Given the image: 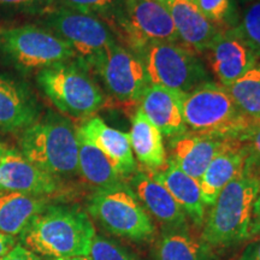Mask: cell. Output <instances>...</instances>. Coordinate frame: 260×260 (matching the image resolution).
<instances>
[{
	"instance_id": "cell-1",
	"label": "cell",
	"mask_w": 260,
	"mask_h": 260,
	"mask_svg": "<svg viewBox=\"0 0 260 260\" xmlns=\"http://www.w3.org/2000/svg\"><path fill=\"white\" fill-rule=\"evenodd\" d=\"M88 214L76 206L47 205L22 234L29 251L52 259L88 256L95 237Z\"/></svg>"
},
{
	"instance_id": "cell-2",
	"label": "cell",
	"mask_w": 260,
	"mask_h": 260,
	"mask_svg": "<svg viewBox=\"0 0 260 260\" xmlns=\"http://www.w3.org/2000/svg\"><path fill=\"white\" fill-rule=\"evenodd\" d=\"M260 194V176L243 170L220 191L201 234L211 248H230L251 239L253 206Z\"/></svg>"
},
{
	"instance_id": "cell-3",
	"label": "cell",
	"mask_w": 260,
	"mask_h": 260,
	"mask_svg": "<svg viewBox=\"0 0 260 260\" xmlns=\"http://www.w3.org/2000/svg\"><path fill=\"white\" fill-rule=\"evenodd\" d=\"M21 153L31 164L54 177L79 174V141L76 128L53 112L39 118L22 132Z\"/></svg>"
},
{
	"instance_id": "cell-4",
	"label": "cell",
	"mask_w": 260,
	"mask_h": 260,
	"mask_svg": "<svg viewBox=\"0 0 260 260\" xmlns=\"http://www.w3.org/2000/svg\"><path fill=\"white\" fill-rule=\"evenodd\" d=\"M182 115L187 129L219 139H236L253 119L247 117L222 84L209 82L182 98Z\"/></svg>"
},
{
	"instance_id": "cell-5",
	"label": "cell",
	"mask_w": 260,
	"mask_h": 260,
	"mask_svg": "<svg viewBox=\"0 0 260 260\" xmlns=\"http://www.w3.org/2000/svg\"><path fill=\"white\" fill-rule=\"evenodd\" d=\"M37 83L58 111L73 118L86 121L105 105V94L76 59L38 71Z\"/></svg>"
},
{
	"instance_id": "cell-6",
	"label": "cell",
	"mask_w": 260,
	"mask_h": 260,
	"mask_svg": "<svg viewBox=\"0 0 260 260\" xmlns=\"http://www.w3.org/2000/svg\"><path fill=\"white\" fill-rule=\"evenodd\" d=\"M0 59L28 74L76 59V54L68 42L45 27L23 24L0 27Z\"/></svg>"
},
{
	"instance_id": "cell-7",
	"label": "cell",
	"mask_w": 260,
	"mask_h": 260,
	"mask_svg": "<svg viewBox=\"0 0 260 260\" xmlns=\"http://www.w3.org/2000/svg\"><path fill=\"white\" fill-rule=\"evenodd\" d=\"M144 64L151 84L187 94L210 77L197 52L176 42H149L133 52Z\"/></svg>"
},
{
	"instance_id": "cell-8",
	"label": "cell",
	"mask_w": 260,
	"mask_h": 260,
	"mask_svg": "<svg viewBox=\"0 0 260 260\" xmlns=\"http://www.w3.org/2000/svg\"><path fill=\"white\" fill-rule=\"evenodd\" d=\"M45 28L70 45L76 60L90 71L98 58L115 44L111 28L96 16L56 5L41 14Z\"/></svg>"
},
{
	"instance_id": "cell-9",
	"label": "cell",
	"mask_w": 260,
	"mask_h": 260,
	"mask_svg": "<svg viewBox=\"0 0 260 260\" xmlns=\"http://www.w3.org/2000/svg\"><path fill=\"white\" fill-rule=\"evenodd\" d=\"M88 211L109 233L132 241H148L154 224L132 189L124 184L98 189L89 199Z\"/></svg>"
},
{
	"instance_id": "cell-10",
	"label": "cell",
	"mask_w": 260,
	"mask_h": 260,
	"mask_svg": "<svg viewBox=\"0 0 260 260\" xmlns=\"http://www.w3.org/2000/svg\"><path fill=\"white\" fill-rule=\"evenodd\" d=\"M110 28L121 35L133 52L149 42L182 44L168 10L158 0H121Z\"/></svg>"
},
{
	"instance_id": "cell-11",
	"label": "cell",
	"mask_w": 260,
	"mask_h": 260,
	"mask_svg": "<svg viewBox=\"0 0 260 260\" xmlns=\"http://www.w3.org/2000/svg\"><path fill=\"white\" fill-rule=\"evenodd\" d=\"M90 71L99 75L107 93L124 106L140 104L151 84L140 58L118 42L98 58Z\"/></svg>"
},
{
	"instance_id": "cell-12",
	"label": "cell",
	"mask_w": 260,
	"mask_h": 260,
	"mask_svg": "<svg viewBox=\"0 0 260 260\" xmlns=\"http://www.w3.org/2000/svg\"><path fill=\"white\" fill-rule=\"evenodd\" d=\"M205 53L223 87L232 86L260 60L235 28L219 29Z\"/></svg>"
},
{
	"instance_id": "cell-13",
	"label": "cell",
	"mask_w": 260,
	"mask_h": 260,
	"mask_svg": "<svg viewBox=\"0 0 260 260\" xmlns=\"http://www.w3.org/2000/svg\"><path fill=\"white\" fill-rule=\"evenodd\" d=\"M57 190V177L35 167L17 149L5 147L0 157V191L44 198Z\"/></svg>"
},
{
	"instance_id": "cell-14",
	"label": "cell",
	"mask_w": 260,
	"mask_h": 260,
	"mask_svg": "<svg viewBox=\"0 0 260 260\" xmlns=\"http://www.w3.org/2000/svg\"><path fill=\"white\" fill-rule=\"evenodd\" d=\"M232 140L234 139H219L186 132L184 134L171 138V157L169 160L184 174L200 181L212 159L223 151Z\"/></svg>"
},
{
	"instance_id": "cell-15",
	"label": "cell",
	"mask_w": 260,
	"mask_h": 260,
	"mask_svg": "<svg viewBox=\"0 0 260 260\" xmlns=\"http://www.w3.org/2000/svg\"><path fill=\"white\" fill-rule=\"evenodd\" d=\"M77 130L109 159L119 176H132L136 171L129 134L109 126L99 116L83 121Z\"/></svg>"
},
{
	"instance_id": "cell-16",
	"label": "cell",
	"mask_w": 260,
	"mask_h": 260,
	"mask_svg": "<svg viewBox=\"0 0 260 260\" xmlns=\"http://www.w3.org/2000/svg\"><path fill=\"white\" fill-rule=\"evenodd\" d=\"M41 107L30 88L14 77L0 75V130L17 132L40 117Z\"/></svg>"
},
{
	"instance_id": "cell-17",
	"label": "cell",
	"mask_w": 260,
	"mask_h": 260,
	"mask_svg": "<svg viewBox=\"0 0 260 260\" xmlns=\"http://www.w3.org/2000/svg\"><path fill=\"white\" fill-rule=\"evenodd\" d=\"M133 193L148 212L167 228V230L184 229L187 214L172 198L167 188L155 180L152 172L138 171L132 175Z\"/></svg>"
},
{
	"instance_id": "cell-18",
	"label": "cell",
	"mask_w": 260,
	"mask_h": 260,
	"mask_svg": "<svg viewBox=\"0 0 260 260\" xmlns=\"http://www.w3.org/2000/svg\"><path fill=\"white\" fill-rule=\"evenodd\" d=\"M183 95L158 84H149L139 109L157 126L162 136L175 138L187 132L182 115Z\"/></svg>"
},
{
	"instance_id": "cell-19",
	"label": "cell",
	"mask_w": 260,
	"mask_h": 260,
	"mask_svg": "<svg viewBox=\"0 0 260 260\" xmlns=\"http://www.w3.org/2000/svg\"><path fill=\"white\" fill-rule=\"evenodd\" d=\"M168 10L182 44L194 52H206L218 28L204 17L189 0H158Z\"/></svg>"
},
{
	"instance_id": "cell-20",
	"label": "cell",
	"mask_w": 260,
	"mask_h": 260,
	"mask_svg": "<svg viewBox=\"0 0 260 260\" xmlns=\"http://www.w3.org/2000/svg\"><path fill=\"white\" fill-rule=\"evenodd\" d=\"M246 158L241 142L234 139L212 159L199 181L205 206H212L220 191L245 170Z\"/></svg>"
},
{
	"instance_id": "cell-21",
	"label": "cell",
	"mask_w": 260,
	"mask_h": 260,
	"mask_svg": "<svg viewBox=\"0 0 260 260\" xmlns=\"http://www.w3.org/2000/svg\"><path fill=\"white\" fill-rule=\"evenodd\" d=\"M151 172L155 180L167 188L187 216L197 225H201L205 219V204L199 181L184 174L170 160H168L167 167L161 169V171Z\"/></svg>"
},
{
	"instance_id": "cell-22",
	"label": "cell",
	"mask_w": 260,
	"mask_h": 260,
	"mask_svg": "<svg viewBox=\"0 0 260 260\" xmlns=\"http://www.w3.org/2000/svg\"><path fill=\"white\" fill-rule=\"evenodd\" d=\"M129 138L133 154L140 164L149 171L167 167V151L161 133L140 109L132 119Z\"/></svg>"
},
{
	"instance_id": "cell-23",
	"label": "cell",
	"mask_w": 260,
	"mask_h": 260,
	"mask_svg": "<svg viewBox=\"0 0 260 260\" xmlns=\"http://www.w3.org/2000/svg\"><path fill=\"white\" fill-rule=\"evenodd\" d=\"M47 206L45 198L0 191V233L22 235L31 219Z\"/></svg>"
},
{
	"instance_id": "cell-24",
	"label": "cell",
	"mask_w": 260,
	"mask_h": 260,
	"mask_svg": "<svg viewBox=\"0 0 260 260\" xmlns=\"http://www.w3.org/2000/svg\"><path fill=\"white\" fill-rule=\"evenodd\" d=\"M76 132L79 141V174L81 176L98 189H106L123 184L122 177L117 174L109 159L79 130L76 129Z\"/></svg>"
},
{
	"instance_id": "cell-25",
	"label": "cell",
	"mask_w": 260,
	"mask_h": 260,
	"mask_svg": "<svg viewBox=\"0 0 260 260\" xmlns=\"http://www.w3.org/2000/svg\"><path fill=\"white\" fill-rule=\"evenodd\" d=\"M157 260H218L212 248L201 240H195L184 229L162 233L155 247Z\"/></svg>"
},
{
	"instance_id": "cell-26",
	"label": "cell",
	"mask_w": 260,
	"mask_h": 260,
	"mask_svg": "<svg viewBox=\"0 0 260 260\" xmlns=\"http://www.w3.org/2000/svg\"><path fill=\"white\" fill-rule=\"evenodd\" d=\"M225 88L247 117L260 119V60Z\"/></svg>"
},
{
	"instance_id": "cell-27",
	"label": "cell",
	"mask_w": 260,
	"mask_h": 260,
	"mask_svg": "<svg viewBox=\"0 0 260 260\" xmlns=\"http://www.w3.org/2000/svg\"><path fill=\"white\" fill-rule=\"evenodd\" d=\"M198 9L213 27L226 29L235 27L236 14L234 0H197Z\"/></svg>"
},
{
	"instance_id": "cell-28",
	"label": "cell",
	"mask_w": 260,
	"mask_h": 260,
	"mask_svg": "<svg viewBox=\"0 0 260 260\" xmlns=\"http://www.w3.org/2000/svg\"><path fill=\"white\" fill-rule=\"evenodd\" d=\"M57 3H59V6L77 12L96 16L111 27L118 12L121 0H56V4Z\"/></svg>"
},
{
	"instance_id": "cell-29",
	"label": "cell",
	"mask_w": 260,
	"mask_h": 260,
	"mask_svg": "<svg viewBox=\"0 0 260 260\" xmlns=\"http://www.w3.org/2000/svg\"><path fill=\"white\" fill-rule=\"evenodd\" d=\"M234 28L260 59V0L247 8L241 21Z\"/></svg>"
},
{
	"instance_id": "cell-30",
	"label": "cell",
	"mask_w": 260,
	"mask_h": 260,
	"mask_svg": "<svg viewBox=\"0 0 260 260\" xmlns=\"http://www.w3.org/2000/svg\"><path fill=\"white\" fill-rule=\"evenodd\" d=\"M237 140L241 142L247 154L246 170L260 176V119H253Z\"/></svg>"
},
{
	"instance_id": "cell-31",
	"label": "cell",
	"mask_w": 260,
	"mask_h": 260,
	"mask_svg": "<svg viewBox=\"0 0 260 260\" xmlns=\"http://www.w3.org/2000/svg\"><path fill=\"white\" fill-rule=\"evenodd\" d=\"M88 258L90 260H139L134 253L104 236L94 237Z\"/></svg>"
},
{
	"instance_id": "cell-32",
	"label": "cell",
	"mask_w": 260,
	"mask_h": 260,
	"mask_svg": "<svg viewBox=\"0 0 260 260\" xmlns=\"http://www.w3.org/2000/svg\"><path fill=\"white\" fill-rule=\"evenodd\" d=\"M56 6V0H0V10L19 14L41 15Z\"/></svg>"
},
{
	"instance_id": "cell-33",
	"label": "cell",
	"mask_w": 260,
	"mask_h": 260,
	"mask_svg": "<svg viewBox=\"0 0 260 260\" xmlns=\"http://www.w3.org/2000/svg\"><path fill=\"white\" fill-rule=\"evenodd\" d=\"M30 254L31 252L29 251L27 247L21 245V243H17L11 251L6 253L3 258H0V260H29Z\"/></svg>"
},
{
	"instance_id": "cell-34",
	"label": "cell",
	"mask_w": 260,
	"mask_h": 260,
	"mask_svg": "<svg viewBox=\"0 0 260 260\" xmlns=\"http://www.w3.org/2000/svg\"><path fill=\"white\" fill-rule=\"evenodd\" d=\"M237 260H260V239L249 242Z\"/></svg>"
},
{
	"instance_id": "cell-35",
	"label": "cell",
	"mask_w": 260,
	"mask_h": 260,
	"mask_svg": "<svg viewBox=\"0 0 260 260\" xmlns=\"http://www.w3.org/2000/svg\"><path fill=\"white\" fill-rule=\"evenodd\" d=\"M251 239H260V194L258 195V198H256L254 206H253Z\"/></svg>"
},
{
	"instance_id": "cell-36",
	"label": "cell",
	"mask_w": 260,
	"mask_h": 260,
	"mask_svg": "<svg viewBox=\"0 0 260 260\" xmlns=\"http://www.w3.org/2000/svg\"><path fill=\"white\" fill-rule=\"evenodd\" d=\"M16 242H17L16 236L0 233V258H3L6 253L11 251V249L17 245Z\"/></svg>"
},
{
	"instance_id": "cell-37",
	"label": "cell",
	"mask_w": 260,
	"mask_h": 260,
	"mask_svg": "<svg viewBox=\"0 0 260 260\" xmlns=\"http://www.w3.org/2000/svg\"><path fill=\"white\" fill-rule=\"evenodd\" d=\"M52 260H90L88 256H71V258H60V259H52Z\"/></svg>"
},
{
	"instance_id": "cell-38",
	"label": "cell",
	"mask_w": 260,
	"mask_h": 260,
	"mask_svg": "<svg viewBox=\"0 0 260 260\" xmlns=\"http://www.w3.org/2000/svg\"><path fill=\"white\" fill-rule=\"evenodd\" d=\"M29 260H41L40 258H39V255L38 254H35V253H32L31 252V254H30V259Z\"/></svg>"
},
{
	"instance_id": "cell-39",
	"label": "cell",
	"mask_w": 260,
	"mask_h": 260,
	"mask_svg": "<svg viewBox=\"0 0 260 260\" xmlns=\"http://www.w3.org/2000/svg\"><path fill=\"white\" fill-rule=\"evenodd\" d=\"M5 147H6V146H5V145L0 144V157H2V154H3V152H4V149H5Z\"/></svg>"
},
{
	"instance_id": "cell-40",
	"label": "cell",
	"mask_w": 260,
	"mask_h": 260,
	"mask_svg": "<svg viewBox=\"0 0 260 260\" xmlns=\"http://www.w3.org/2000/svg\"><path fill=\"white\" fill-rule=\"evenodd\" d=\"M240 2H241V3H251V2H253V0H240Z\"/></svg>"
},
{
	"instance_id": "cell-41",
	"label": "cell",
	"mask_w": 260,
	"mask_h": 260,
	"mask_svg": "<svg viewBox=\"0 0 260 260\" xmlns=\"http://www.w3.org/2000/svg\"><path fill=\"white\" fill-rule=\"evenodd\" d=\"M189 2H191V3H194V4H197V0H189Z\"/></svg>"
}]
</instances>
